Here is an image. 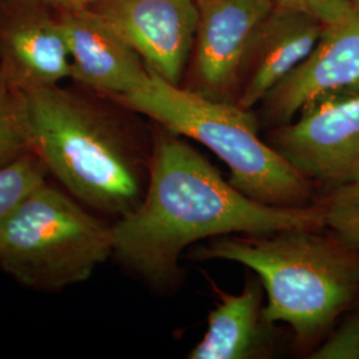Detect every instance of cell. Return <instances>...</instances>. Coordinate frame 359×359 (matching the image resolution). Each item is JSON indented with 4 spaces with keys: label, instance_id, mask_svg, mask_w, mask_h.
Here are the masks:
<instances>
[{
    "label": "cell",
    "instance_id": "1",
    "mask_svg": "<svg viewBox=\"0 0 359 359\" xmlns=\"http://www.w3.org/2000/svg\"><path fill=\"white\" fill-rule=\"evenodd\" d=\"M320 203L281 208L256 201L224 179L185 137L156 133L140 204L112 225L114 255L147 283L179 281L180 257L191 245L233 233L321 231Z\"/></svg>",
    "mask_w": 359,
    "mask_h": 359
},
{
    "label": "cell",
    "instance_id": "2",
    "mask_svg": "<svg viewBox=\"0 0 359 359\" xmlns=\"http://www.w3.org/2000/svg\"><path fill=\"white\" fill-rule=\"evenodd\" d=\"M194 259L253 270L268 295L264 318L289 325L299 342L329 330L359 297V253L320 231L233 233L210 238Z\"/></svg>",
    "mask_w": 359,
    "mask_h": 359
},
{
    "label": "cell",
    "instance_id": "3",
    "mask_svg": "<svg viewBox=\"0 0 359 359\" xmlns=\"http://www.w3.org/2000/svg\"><path fill=\"white\" fill-rule=\"evenodd\" d=\"M25 92L32 151L67 192L116 218L140 204L151 152L144 154L114 121L68 90L50 86Z\"/></svg>",
    "mask_w": 359,
    "mask_h": 359
},
{
    "label": "cell",
    "instance_id": "4",
    "mask_svg": "<svg viewBox=\"0 0 359 359\" xmlns=\"http://www.w3.org/2000/svg\"><path fill=\"white\" fill-rule=\"evenodd\" d=\"M114 100L205 145L229 168L231 185L248 197L281 208L313 204L314 185L258 136L249 109L170 84L152 71L140 88Z\"/></svg>",
    "mask_w": 359,
    "mask_h": 359
},
{
    "label": "cell",
    "instance_id": "5",
    "mask_svg": "<svg viewBox=\"0 0 359 359\" xmlns=\"http://www.w3.org/2000/svg\"><path fill=\"white\" fill-rule=\"evenodd\" d=\"M112 255V225L47 181L0 226V268L29 289L84 283Z\"/></svg>",
    "mask_w": 359,
    "mask_h": 359
},
{
    "label": "cell",
    "instance_id": "6",
    "mask_svg": "<svg viewBox=\"0 0 359 359\" xmlns=\"http://www.w3.org/2000/svg\"><path fill=\"white\" fill-rule=\"evenodd\" d=\"M270 147L327 189L359 180V95L326 100L270 132Z\"/></svg>",
    "mask_w": 359,
    "mask_h": 359
},
{
    "label": "cell",
    "instance_id": "7",
    "mask_svg": "<svg viewBox=\"0 0 359 359\" xmlns=\"http://www.w3.org/2000/svg\"><path fill=\"white\" fill-rule=\"evenodd\" d=\"M196 4L191 84L185 88L236 103L252 44L276 6L271 0H196Z\"/></svg>",
    "mask_w": 359,
    "mask_h": 359
},
{
    "label": "cell",
    "instance_id": "8",
    "mask_svg": "<svg viewBox=\"0 0 359 359\" xmlns=\"http://www.w3.org/2000/svg\"><path fill=\"white\" fill-rule=\"evenodd\" d=\"M359 95V7L327 25L304 63L262 100L265 120L280 127L305 108Z\"/></svg>",
    "mask_w": 359,
    "mask_h": 359
},
{
    "label": "cell",
    "instance_id": "9",
    "mask_svg": "<svg viewBox=\"0 0 359 359\" xmlns=\"http://www.w3.org/2000/svg\"><path fill=\"white\" fill-rule=\"evenodd\" d=\"M97 13L152 72L180 86L194 47L196 0H103Z\"/></svg>",
    "mask_w": 359,
    "mask_h": 359
},
{
    "label": "cell",
    "instance_id": "10",
    "mask_svg": "<svg viewBox=\"0 0 359 359\" xmlns=\"http://www.w3.org/2000/svg\"><path fill=\"white\" fill-rule=\"evenodd\" d=\"M71 55V76L109 96L128 95L140 88L151 71L99 13L75 8L60 19Z\"/></svg>",
    "mask_w": 359,
    "mask_h": 359
},
{
    "label": "cell",
    "instance_id": "11",
    "mask_svg": "<svg viewBox=\"0 0 359 359\" xmlns=\"http://www.w3.org/2000/svg\"><path fill=\"white\" fill-rule=\"evenodd\" d=\"M323 28L325 25L310 15L274 7L248 55L236 104L250 111L262 103L270 90L305 62Z\"/></svg>",
    "mask_w": 359,
    "mask_h": 359
},
{
    "label": "cell",
    "instance_id": "12",
    "mask_svg": "<svg viewBox=\"0 0 359 359\" xmlns=\"http://www.w3.org/2000/svg\"><path fill=\"white\" fill-rule=\"evenodd\" d=\"M219 297L208 316L203 339L192 348L191 359L259 358L268 353V326L264 318V286L257 278L245 283L238 294H229L212 283Z\"/></svg>",
    "mask_w": 359,
    "mask_h": 359
},
{
    "label": "cell",
    "instance_id": "13",
    "mask_svg": "<svg viewBox=\"0 0 359 359\" xmlns=\"http://www.w3.org/2000/svg\"><path fill=\"white\" fill-rule=\"evenodd\" d=\"M1 40V63L22 87L57 86L71 76V55L60 20L41 13L19 16L6 28Z\"/></svg>",
    "mask_w": 359,
    "mask_h": 359
},
{
    "label": "cell",
    "instance_id": "14",
    "mask_svg": "<svg viewBox=\"0 0 359 359\" xmlns=\"http://www.w3.org/2000/svg\"><path fill=\"white\" fill-rule=\"evenodd\" d=\"M31 149L26 92L0 62V167Z\"/></svg>",
    "mask_w": 359,
    "mask_h": 359
},
{
    "label": "cell",
    "instance_id": "15",
    "mask_svg": "<svg viewBox=\"0 0 359 359\" xmlns=\"http://www.w3.org/2000/svg\"><path fill=\"white\" fill-rule=\"evenodd\" d=\"M48 169L35 151H28L0 167V226L13 210L47 181Z\"/></svg>",
    "mask_w": 359,
    "mask_h": 359
},
{
    "label": "cell",
    "instance_id": "16",
    "mask_svg": "<svg viewBox=\"0 0 359 359\" xmlns=\"http://www.w3.org/2000/svg\"><path fill=\"white\" fill-rule=\"evenodd\" d=\"M325 228L348 249L359 253V180L330 189L320 201Z\"/></svg>",
    "mask_w": 359,
    "mask_h": 359
},
{
    "label": "cell",
    "instance_id": "17",
    "mask_svg": "<svg viewBox=\"0 0 359 359\" xmlns=\"http://www.w3.org/2000/svg\"><path fill=\"white\" fill-rule=\"evenodd\" d=\"M309 358L359 359V309L345 317Z\"/></svg>",
    "mask_w": 359,
    "mask_h": 359
},
{
    "label": "cell",
    "instance_id": "18",
    "mask_svg": "<svg viewBox=\"0 0 359 359\" xmlns=\"http://www.w3.org/2000/svg\"><path fill=\"white\" fill-rule=\"evenodd\" d=\"M276 7L306 13L325 26L345 18L355 7L351 0H271Z\"/></svg>",
    "mask_w": 359,
    "mask_h": 359
},
{
    "label": "cell",
    "instance_id": "19",
    "mask_svg": "<svg viewBox=\"0 0 359 359\" xmlns=\"http://www.w3.org/2000/svg\"><path fill=\"white\" fill-rule=\"evenodd\" d=\"M57 1H60V3H63V4H67V6H69V7H79L80 4L87 3V1H90V0H57Z\"/></svg>",
    "mask_w": 359,
    "mask_h": 359
},
{
    "label": "cell",
    "instance_id": "20",
    "mask_svg": "<svg viewBox=\"0 0 359 359\" xmlns=\"http://www.w3.org/2000/svg\"><path fill=\"white\" fill-rule=\"evenodd\" d=\"M351 3H353L355 7H359V0H351Z\"/></svg>",
    "mask_w": 359,
    "mask_h": 359
}]
</instances>
